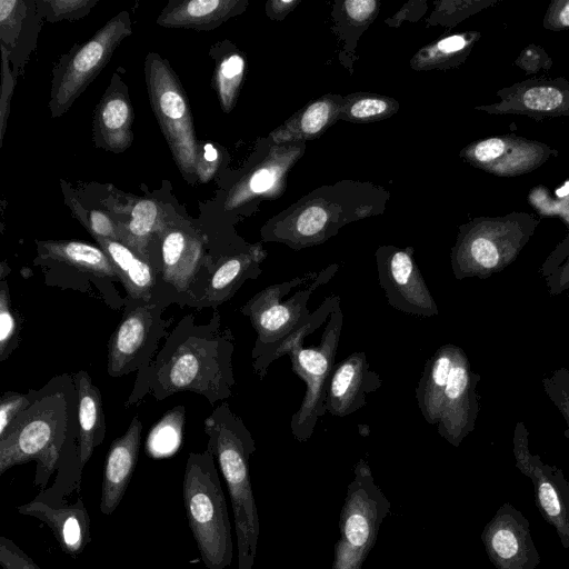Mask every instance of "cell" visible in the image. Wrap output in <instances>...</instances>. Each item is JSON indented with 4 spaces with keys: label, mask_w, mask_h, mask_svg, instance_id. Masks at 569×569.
Returning a JSON list of instances; mask_svg holds the SVG:
<instances>
[{
    "label": "cell",
    "mask_w": 569,
    "mask_h": 569,
    "mask_svg": "<svg viewBox=\"0 0 569 569\" xmlns=\"http://www.w3.org/2000/svg\"><path fill=\"white\" fill-rule=\"evenodd\" d=\"M244 71V60L238 53L226 57L216 72V89L220 104L229 112L236 102Z\"/></svg>",
    "instance_id": "obj_36"
},
{
    "label": "cell",
    "mask_w": 569,
    "mask_h": 569,
    "mask_svg": "<svg viewBox=\"0 0 569 569\" xmlns=\"http://www.w3.org/2000/svg\"><path fill=\"white\" fill-rule=\"evenodd\" d=\"M557 154L556 149L543 142L517 136L481 139L461 151V157L473 167L502 178L531 172Z\"/></svg>",
    "instance_id": "obj_16"
},
{
    "label": "cell",
    "mask_w": 569,
    "mask_h": 569,
    "mask_svg": "<svg viewBox=\"0 0 569 569\" xmlns=\"http://www.w3.org/2000/svg\"><path fill=\"white\" fill-rule=\"evenodd\" d=\"M166 224L162 211L153 200H139L131 210L130 220L118 224L120 241L150 261V249Z\"/></svg>",
    "instance_id": "obj_29"
},
{
    "label": "cell",
    "mask_w": 569,
    "mask_h": 569,
    "mask_svg": "<svg viewBox=\"0 0 569 569\" xmlns=\"http://www.w3.org/2000/svg\"><path fill=\"white\" fill-rule=\"evenodd\" d=\"M204 432L207 449L220 468L231 499L238 569H252L260 532L249 471V460L256 451L254 439L227 402L214 407L204 419Z\"/></svg>",
    "instance_id": "obj_3"
},
{
    "label": "cell",
    "mask_w": 569,
    "mask_h": 569,
    "mask_svg": "<svg viewBox=\"0 0 569 569\" xmlns=\"http://www.w3.org/2000/svg\"><path fill=\"white\" fill-rule=\"evenodd\" d=\"M539 222L535 214L511 212L462 226L450 256L455 278L485 280L501 272L517 259Z\"/></svg>",
    "instance_id": "obj_6"
},
{
    "label": "cell",
    "mask_w": 569,
    "mask_h": 569,
    "mask_svg": "<svg viewBox=\"0 0 569 569\" xmlns=\"http://www.w3.org/2000/svg\"><path fill=\"white\" fill-rule=\"evenodd\" d=\"M186 421V407L180 405L168 410L150 429L146 451L153 458H163L174 453L181 443Z\"/></svg>",
    "instance_id": "obj_33"
},
{
    "label": "cell",
    "mask_w": 569,
    "mask_h": 569,
    "mask_svg": "<svg viewBox=\"0 0 569 569\" xmlns=\"http://www.w3.org/2000/svg\"><path fill=\"white\" fill-rule=\"evenodd\" d=\"M111 260L126 297L134 300H156L157 274L152 263L119 240L96 239Z\"/></svg>",
    "instance_id": "obj_25"
},
{
    "label": "cell",
    "mask_w": 569,
    "mask_h": 569,
    "mask_svg": "<svg viewBox=\"0 0 569 569\" xmlns=\"http://www.w3.org/2000/svg\"><path fill=\"white\" fill-rule=\"evenodd\" d=\"M131 31L130 17L127 11H121L70 57L52 86L49 103L52 117H60L69 110Z\"/></svg>",
    "instance_id": "obj_13"
},
{
    "label": "cell",
    "mask_w": 569,
    "mask_h": 569,
    "mask_svg": "<svg viewBox=\"0 0 569 569\" xmlns=\"http://www.w3.org/2000/svg\"><path fill=\"white\" fill-rule=\"evenodd\" d=\"M168 307L159 300L124 297L122 317L107 346V373L111 378L139 372L154 358L173 321L163 318Z\"/></svg>",
    "instance_id": "obj_11"
},
{
    "label": "cell",
    "mask_w": 569,
    "mask_h": 569,
    "mask_svg": "<svg viewBox=\"0 0 569 569\" xmlns=\"http://www.w3.org/2000/svg\"><path fill=\"white\" fill-rule=\"evenodd\" d=\"M499 100L477 107L496 116H523L537 120L569 116V80L527 79L497 91Z\"/></svg>",
    "instance_id": "obj_18"
},
{
    "label": "cell",
    "mask_w": 569,
    "mask_h": 569,
    "mask_svg": "<svg viewBox=\"0 0 569 569\" xmlns=\"http://www.w3.org/2000/svg\"><path fill=\"white\" fill-rule=\"evenodd\" d=\"M22 318L12 306L7 278H0V361H6L20 343Z\"/></svg>",
    "instance_id": "obj_35"
},
{
    "label": "cell",
    "mask_w": 569,
    "mask_h": 569,
    "mask_svg": "<svg viewBox=\"0 0 569 569\" xmlns=\"http://www.w3.org/2000/svg\"><path fill=\"white\" fill-rule=\"evenodd\" d=\"M78 391V419L80 428V469L90 460L96 447L107 435V423L100 389L90 375L81 369L72 373Z\"/></svg>",
    "instance_id": "obj_26"
},
{
    "label": "cell",
    "mask_w": 569,
    "mask_h": 569,
    "mask_svg": "<svg viewBox=\"0 0 569 569\" xmlns=\"http://www.w3.org/2000/svg\"><path fill=\"white\" fill-rule=\"evenodd\" d=\"M157 274L156 300L194 308L213 271L217 257L209 240L190 226L167 223L149 253Z\"/></svg>",
    "instance_id": "obj_5"
},
{
    "label": "cell",
    "mask_w": 569,
    "mask_h": 569,
    "mask_svg": "<svg viewBox=\"0 0 569 569\" xmlns=\"http://www.w3.org/2000/svg\"><path fill=\"white\" fill-rule=\"evenodd\" d=\"M112 80L94 111L93 139L102 149L122 152L133 140V110L126 86L116 76Z\"/></svg>",
    "instance_id": "obj_24"
},
{
    "label": "cell",
    "mask_w": 569,
    "mask_h": 569,
    "mask_svg": "<svg viewBox=\"0 0 569 569\" xmlns=\"http://www.w3.org/2000/svg\"><path fill=\"white\" fill-rule=\"evenodd\" d=\"M34 266L41 267L44 282L62 289H73L98 295L113 309L124 306L116 283L120 282L117 271L99 247L77 240H38Z\"/></svg>",
    "instance_id": "obj_9"
},
{
    "label": "cell",
    "mask_w": 569,
    "mask_h": 569,
    "mask_svg": "<svg viewBox=\"0 0 569 569\" xmlns=\"http://www.w3.org/2000/svg\"><path fill=\"white\" fill-rule=\"evenodd\" d=\"M539 272L550 296L569 298V228L566 237L542 262Z\"/></svg>",
    "instance_id": "obj_34"
},
{
    "label": "cell",
    "mask_w": 569,
    "mask_h": 569,
    "mask_svg": "<svg viewBox=\"0 0 569 569\" xmlns=\"http://www.w3.org/2000/svg\"><path fill=\"white\" fill-rule=\"evenodd\" d=\"M337 114V104L329 99H320L289 121L284 128L274 132L276 140L311 138L321 133Z\"/></svg>",
    "instance_id": "obj_31"
},
{
    "label": "cell",
    "mask_w": 569,
    "mask_h": 569,
    "mask_svg": "<svg viewBox=\"0 0 569 569\" xmlns=\"http://www.w3.org/2000/svg\"><path fill=\"white\" fill-rule=\"evenodd\" d=\"M87 227L94 239L119 240L118 224L104 212L91 210L88 212Z\"/></svg>",
    "instance_id": "obj_41"
},
{
    "label": "cell",
    "mask_w": 569,
    "mask_h": 569,
    "mask_svg": "<svg viewBox=\"0 0 569 569\" xmlns=\"http://www.w3.org/2000/svg\"><path fill=\"white\" fill-rule=\"evenodd\" d=\"M96 1L90 0H54L46 2L50 7L53 20L78 17L81 10H90V7Z\"/></svg>",
    "instance_id": "obj_43"
},
{
    "label": "cell",
    "mask_w": 569,
    "mask_h": 569,
    "mask_svg": "<svg viewBox=\"0 0 569 569\" xmlns=\"http://www.w3.org/2000/svg\"><path fill=\"white\" fill-rule=\"evenodd\" d=\"M543 392L563 417L569 439V368H558L546 375L541 380Z\"/></svg>",
    "instance_id": "obj_37"
},
{
    "label": "cell",
    "mask_w": 569,
    "mask_h": 569,
    "mask_svg": "<svg viewBox=\"0 0 569 569\" xmlns=\"http://www.w3.org/2000/svg\"><path fill=\"white\" fill-rule=\"evenodd\" d=\"M512 452L516 467L528 477L535 502L542 518L555 529L563 549L569 551V482L561 469L542 461L529 449V432L522 421L515 427Z\"/></svg>",
    "instance_id": "obj_14"
},
{
    "label": "cell",
    "mask_w": 569,
    "mask_h": 569,
    "mask_svg": "<svg viewBox=\"0 0 569 569\" xmlns=\"http://www.w3.org/2000/svg\"><path fill=\"white\" fill-rule=\"evenodd\" d=\"M142 422L134 416L123 435L116 438L103 466L100 511L110 516L120 505L136 469L141 446Z\"/></svg>",
    "instance_id": "obj_22"
},
{
    "label": "cell",
    "mask_w": 569,
    "mask_h": 569,
    "mask_svg": "<svg viewBox=\"0 0 569 569\" xmlns=\"http://www.w3.org/2000/svg\"><path fill=\"white\" fill-rule=\"evenodd\" d=\"M542 26L553 31L569 29V0L552 1L546 11Z\"/></svg>",
    "instance_id": "obj_42"
},
{
    "label": "cell",
    "mask_w": 569,
    "mask_h": 569,
    "mask_svg": "<svg viewBox=\"0 0 569 569\" xmlns=\"http://www.w3.org/2000/svg\"><path fill=\"white\" fill-rule=\"evenodd\" d=\"M381 383L378 372L370 368L366 352H352L333 367L326 389V411L335 417L352 415L367 403V396L377 391Z\"/></svg>",
    "instance_id": "obj_20"
},
{
    "label": "cell",
    "mask_w": 569,
    "mask_h": 569,
    "mask_svg": "<svg viewBox=\"0 0 569 569\" xmlns=\"http://www.w3.org/2000/svg\"><path fill=\"white\" fill-rule=\"evenodd\" d=\"M480 38L479 32H465L446 37L421 50L412 66L417 69L436 68L445 63L461 62Z\"/></svg>",
    "instance_id": "obj_32"
},
{
    "label": "cell",
    "mask_w": 569,
    "mask_h": 569,
    "mask_svg": "<svg viewBox=\"0 0 569 569\" xmlns=\"http://www.w3.org/2000/svg\"><path fill=\"white\" fill-rule=\"evenodd\" d=\"M234 0H186L171 2L158 17L164 28L209 30L218 27L238 11Z\"/></svg>",
    "instance_id": "obj_28"
},
{
    "label": "cell",
    "mask_w": 569,
    "mask_h": 569,
    "mask_svg": "<svg viewBox=\"0 0 569 569\" xmlns=\"http://www.w3.org/2000/svg\"><path fill=\"white\" fill-rule=\"evenodd\" d=\"M458 346L446 343L427 360L415 390L418 407L429 425H438L445 390Z\"/></svg>",
    "instance_id": "obj_27"
},
{
    "label": "cell",
    "mask_w": 569,
    "mask_h": 569,
    "mask_svg": "<svg viewBox=\"0 0 569 569\" xmlns=\"http://www.w3.org/2000/svg\"><path fill=\"white\" fill-rule=\"evenodd\" d=\"M339 301L340 298L338 296L326 297L323 302L288 336L266 347L259 357L252 360L253 372L257 377L262 380L268 372L269 366L273 361L288 355L292 347L303 345L307 336L316 331L329 319L330 313Z\"/></svg>",
    "instance_id": "obj_30"
},
{
    "label": "cell",
    "mask_w": 569,
    "mask_h": 569,
    "mask_svg": "<svg viewBox=\"0 0 569 569\" xmlns=\"http://www.w3.org/2000/svg\"><path fill=\"white\" fill-rule=\"evenodd\" d=\"M144 76L152 111L183 178L190 182L197 177L199 143L192 114L182 86L169 62L156 52H149Z\"/></svg>",
    "instance_id": "obj_10"
},
{
    "label": "cell",
    "mask_w": 569,
    "mask_h": 569,
    "mask_svg": "<svg viewBox=\"0 0 569 569\" xmlns=\"http://www.w3.org/2000/svg\"><path fill=\"white\" fill-rule=\"evenodd\" d=\"M376 257L379 284L392 308L417 317L439 315L438 306L416 264L411 247H381Z\"/></svg>",
    "instance_id": "obj_15"
},
{
    "label": "cell",
    "mask_w": 569,
    "mask_h": 569,
    "mask_svg": "<svg viewBox=\"0 0 569 569\" xmlns=\"http://www.w3.org/2000/svg\"><path fill=\"white\" fill-rule=\"evenodd\" d=\"M0 565L3 569H41L19 546L6 537H0Z\"/></svg>",
    "instance_id": "obj_40"
},
{
    "label": "cell",
    "mask_w": 569,
    "mask_h": 569,
    "mask_svg": "<svg viewBox=\"0 0 569 569\" xmlns=\"http://www.w3.org/2000/svg\"><path fill=\"white\" fill-rule=\"evenodd\" d=\"M480 375L473 372L463 349L458 347L445 390L438 433L453 447L473 431L479 413L477 385Z\"/></svg>",
    "instance_id": "obj_19"
},
{
    "label": "cell",
    "mask_w": 569,
    "mask_h": 569,
    "mask_svg": "<svg viewBox=\"0 0 569 569\" xmlns=\"http://www.w3.org/2000/svg\"><path fill=\"white\" fill-rule=\"evenodd\" d=\"M9 272H10V269H9V267L6 264V262L3 261V262L1 263V268H0V278H6V277H7V274H9Z\"/></svg>",
    "instance_id": "obj_48"
},
{
    "label": "cell",
    "mask_w": 569,
    "mask_h": 569,
    "mask_svg": "<svg viewBox=\"0 0 569 569\" xmlns=\"http://www.w3.org/2000/svg\"><path fill=\"white\" fill-rule=\"evenodd\" d=\"M234 336L214 310L207 323L196 316L182 317L169 332L150 363L137 372L126 408L147 395L161 401L178 392H194L213 406L232 395Z\"/></svg>",
    "instance_id": "obj_1"
},
{
    "label": "cell",
    "mask_w": 569,
    "mask_h": 569,
    "mask_svg": "<svg viewBox=\"0 0 569 569\" xmlns=\"http://www.w3.org/2000/svg\"><path fill=\"white\" fill-rule=\"evenodd\" d=\"M32 389L27 393L6 391L0 398V436L4 433L11 422L32 402Z\"/></svg>",
    "instance_id": "obj_39"
},
{
    "label": "cell",
    "mask_w": 569,
    "mask_h": 569,
    "mask_svg": "<svg viewBox=\"0 0 569 569\" xmlns=\"http://www.w3.org/2000/svg\"><path fill=\"white\" fill-rule=\"evenodd\" d=\"M480 539L496 569H536L541 562L528 519L510 502L499 507Z\"/></svg>",
    "instance_id": "obj_17"
},
{
    "label": "cell",
    "mask_w": 569,
    "mask_h": 569,
    "mask_svg": "<svg viewBox=\"0 0 569 569\" xmlns=\"http://www.w3.org/2000/svg\"><path fill=\"white\" fill-rule=\"evenodd\" d=\"M395 103L382 97H360L350 100L345 107V114L355 121H371L390 114Z\"/></svg>",
    "instance_id": "obj_38"
},
{
    "label": "cell",
    "mask_w": 569,
    "mask_h": 569,
    "mask_svg": "<svg viewBox=\"0 0 569 569\" xmlns=\"http://www.w3.org/2000/svg\"><path fill=\"white\" fill-rule=\"evenodd\" d=\"M13 89V78L11 76L8 61L7 51L2 46V94H1V141L6 131V122L9 113L10 97Z\"/></svg>",
    "instance_id": "obj_44"
},
{
    "label": "cell",
    "mask_w": 569,
    "mask_h": 569,
    "mask_svg": "<svg viewBox=\"0 0 569 569\" xmlns=\"http://www.w3.org/2000/svg\"><path fill=\"white\" fill-rule=\"evenodd\" d=\"M338 264L333 263L319 272L311 271L293 279L271 284L251 297L239 311L246 316L257 333L251 359L288 336L311 312L308 301L322 284L329 282Z\"/></svg>",
    "instance_id": "obj_7"
},
{
    "label": "cell",
    "mask_w": 569,
    "mask_h": 569,
    "mask_svg": "<svg viewBox=\"0 0 569 569\" xmlns=\"http://www.w3.org/2000/svg\"><path fill=\"white\" fill-rule=\"evenodd\" d=\"M267 252L260 244L223 252L216 261L204 291L194 309L217 308L233 298L247 280L257 279Z\"/></svg>",
    "instance_id": "obj_21"
},
{
    "label": "cell",
    "mask_w": 569,
    "mask_h": 569,
    "mask_svg": "<svg viewBox=\"0 0 569 569\" xmlns=\"http://www.w3.org/2000/svg\"><path fill=\"white\" fill-rule=\"evenodd\" d=\"M218 152L211 143H206L202 150L199 148L197 160V177L201 182H207L216 171Z\"/></svg>",
    "instance_id": "obj_45"
},
{
    "label": "cell",
    "mask_w": 569,
    "mask_h": 569,
    "mask_svg": "<svg viewBox=\"0 0 569 569\" xmlns=\"http://www.w3.org/2000/svg\"><path fill=\"white\" fill-rule=\"evenodd\" d=\"M390 510V501L376 483L370 466L360 459L340 512V536L333 548L332 569H362Z\"/></svg>",
    "instance_id": "obj_8"
},
{
    "label": "cell",
    "mask_w": 569,
    "mask_h": 569,
    "mask_svg": "<svg viewBox=\"0 0 569 569\" xmlns=\"http://www.w3.org/2000/svg\"><path fill=\"white\" fill-rule=\"evenodd\" d=\"M377 6L378 3L375 0H349L345 2L348 17L357 23L368 21L375 14Z\"/></svg>",
    "instance_id": "obj_46"
},
{
    "label": "cell",
    "mask_w": 569,
    "mask_h": 569,
    "mask_svg": "<svg viewBox=\"0 0 569 569\" xmlns=\"http://www.w3.org/2000/svg\"><path fill=\"white\" fill-rule=\"evenodd\" d=\"M32 395L30 407L0 436V475L36 461L34 483L44 487L58 468L80 469L78 391L72 375L63 373Z\"/></svg>",
    "instance_id": "obj_2"
},
{
    "label": "cell",
    "mask_w": 569,
    "mask_h": 569,
    "mask_svg": "<svg viewBox=\"0 0 569 569\" xmlns=\"http://www.w3.org/2000/svg\"><path fill=\"white\" fill-rule=\"evenodd\" d=\"M17 511L44 522L67 555L77 557L91 541L90 517L81 498L72 505L56 507L48 503L40 493L17 507Z\"/></svg>",
    "instance_id": "obj_23"
},
{
    "label": "cell",
    "mask_w": 569,
    "mask_h": 569,
    "mask_svg": "<svg viewBox=\"0 0 569 569\" xmlns=\"http://www.w3.org/2000/svg\"><path fill=\"white\" fill-rule=\"evenodd\" d=\"M342 326L339 301L329 316L320 342L313 347L295 346L288 352L292 371L306 383L305 397L290 421V430L300 442L310 439L318 420L327 413L326 389L336 365Z\"/></svg>",
    "instance_id": "obj_12"
},
{
    "label": "cell",
    "mask_w": 569,
    "mask_h": 569,
    "mask_svg": "<svg viewBox=\"0 0 569 569\" xmlns=\"http://www.w3.org/2000/svg\"><path fill=\"white\" fill-rule=\"evenodd\" d=\"M297 2L296 1H273L272 2V7H273V11L276 12L277 16L280 14V11H288L291 9L292 6H295Z\"/></svg>",
    "instance_id": "obj_47"
},
{
    "label": "cell",
    "mask_w": 569,
    "mask_h": 569,
    "mask_svg": "<svg viewBox=\"0 0 569 569\" xmlns=\"http://www.w3.org/2000/svg\"><path fill=\"white\" fill-rule=\"evenodd\" d=\"M182 497L202 562L208 569L227 568L233 557L231 522L216 459L209 449L189 453Z\"/></svg>",
    "instance_id": "obj_4"
}]
</instances>
